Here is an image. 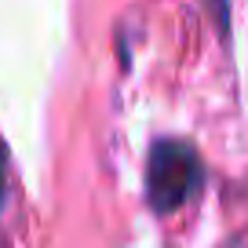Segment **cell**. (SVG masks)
<instances>
[{
	"label": "cell",
	"mask_w": 248,
	"mask_h": 248,
	"mask_svg": "<svg viewBox=\"0 0 248 248\" xmlns=\"http://www.w3.org/2000/svg\"><path fill=\"white\" fill-rule=\"evenodd\" d=\"M204 186V164L194 146L164 139L150 150L146 161V201L154 212H175L194 201Z\"/></svg>",
	"instance_id": "6da1fadb"
},
{
	"label": "cell",
	"mask_w": 248,
	"mask_h": 248,
	"mask_svg": "<svg viewBox=\"0 0 248 248\" xmlns=\"http://www.w3.org/2000/svg\"><path fill=\"white\" fill-rule=\"evenodd\" d=\"M0 201H4V146H0Z\"/></svg>",
	"instance_id": "7a4b0ae2"
}]
</instances>
